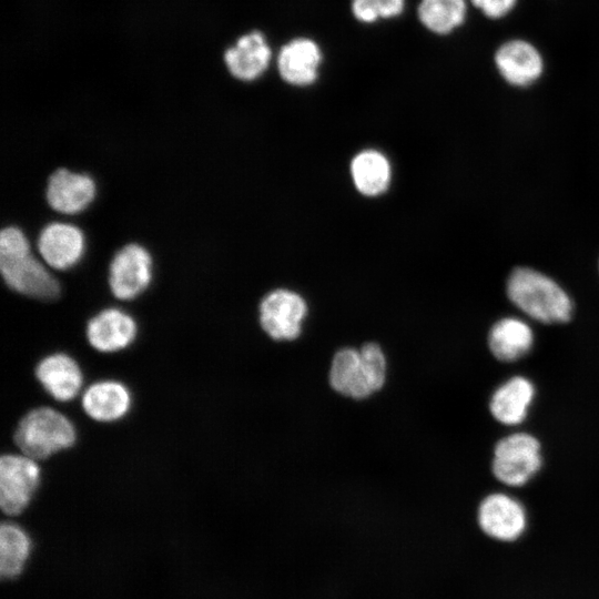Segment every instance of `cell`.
Wrapping results in <instances>:
<instances>
[{"mask_svg": "<svg viewBox=\"0 0 599 599\" xmlns=\"http://www.w3.org/2000/svg\"><path fill=\"white\" fill-rule=\"evenodd\" d=\"M477 524L487 537L512 542L527 527V512L522 504L505 493H493L481 499L477 508Z\"/></svg>", "mask_w": 599, "mask_h": 599, "instance_id": "cell-8", "label": "cell"}, {"mask_svg": "<svg viewBox=\"0 0 599 599\" xmlns=\"http://www.w3.org/2000/svg\"><path fill=\"white\" fill-rule=\"evenodd\" d=\"M97 185L91 176L65 167L55 170L48 180L45 196L50 207L62 214H78L95 199Z\"/></svg>", "mask_w": 599, "mask_h": 599, "instance_id": "cell-12", "label": "cell"}, {"mask_svg": "<svg viewBox=\"0 0 599 599\" xmlns=\"http://www.w3.org/2000/svg\"><path fill=\"white\" fill-rule=\"evenodd\" d=\"M494 62L502 79L514 87H528L544 72L539 50L522 39L504 42L496 51Z\"/></svg>", "mask_w": 599, "mask_h": 599, "instance_id": "cell-10", "label": "cell"}, {"mask_svg": "<svg viewBox=\"0 0 599 599\" xmlns=\"http://www.w3.org/2000/svg\"><path fill=\"white\" fill-rule=\"evenodd\" d=\"M89 344L101 353H115L129 347L138 334L134 318L119 308H105L87 325Z\"/></svg>", "mask_w": 599, "mask_h": 599, "instance_id": "cell-13", "label": "cell"}, {"mask_svg": "<svg viewBox=\"0 0 599 599\" xmlns=\"http://www.w3.org/2000/svg\"><path fill=\"white\" fill-rule=\"evenodd\" d=\"M0 271L12 291L42 301L60 295L58 280L31 253L29 240L17 226H7L0 233Z\"/></svg>", "mask_w": 599, "mask_h": 599, "instance_id": "cell-2", "label": "cell"}, {"mask_svg": "<svg viewBox=\"0 0 599 599\" xmlns=\"http://www.w3.org/2000/svg\"><path fill=\"white\" fill-rule=\"evenodd\" d=\"M41 469L35 459L7 454L0 460V505L7 515H19L30 504L40 484Z\"/></svg>", "mask_w": 599, "mask_h": 599, "instance_id": "cell-7", "label": "cell"}, {"mask_svg": "<svg viewBox=\"0 0 599 599\" xmlns=\"http://www.w3.org/2000/svg\"><path fill=\"white\" fill-rule=\"evenodd\" d=\"M37 245L42 260L50 267L63 271L81 260L85 250V238L78 226L52 222L41 230Z\"/></svg>", "mask_w": 599, "mask_h": 599, "instance_id": "cell-11", "label": "cell"}, {"mask_svg": "<svg viewBox=\"0 0 599 599\" xmlns=\"http://www.w3.org/2000/svg\"><path fill=\"white\" fill-rule=\"evenodd\" d=\"M224 63L229 72L242 81L260 78L268 68L272 50L264 34L257 30L240 37L224 52Z\"/></svg>", "mask_w": 599, "mask_h": 599, "instance_id": "cell-14", "label": "cell"}, {"mask_svg": "<svg viewBox=\"0 0 599 599\" xmlns=\"http://www.w3.org/2000/svg\"><path fill=\"white\" fill-rule=\"evenodd\" d=\"M43 389L59 402H70L81 392L83 374L77 361L65 353L43 357L35 367Z\"/></svg>", "mask_w": 599, "mask_h": 599, "instance_id": "cell-15", "label": "cell"}, {"mask_svg": "<svg viewBox=\"0 0 599 599\" xmlns=\"http://www.w3.org/2000/svg\"><path fill=\"white\" fill-rule=\"evenodd\" d=\"M308 305L298 293L276 288L267 293L258 305V325L275 344H294L301 339Z\"/></svg>", "mask_w": 599, "mask_h": 599, "instance_id": "cell-5", "label": "cell"}, {"mask_svg": "<svg viewBox=\"0 0 599 599\" xmlns=\"http://www.w3.org/2000/svg\"><path fill=\"white\" fill-rule=\"evenodd\" d=\"M470 2L487 18L500 19L515 8L517 0H470Z\"/></svg>", "mask_w": 599, "mask_h": 599, "instance_id": "cell-24", "label": "cell"}, {"mask_svg": "<svg viewBox=\"0 0 599 599\" xmlns=\"http://www.w3.org/2000/svg\"><path fill=\"white\" fill-rule=\"evenodd\" d=\"M351 174L359 193L376 196L388 189L392 169L388 159L383 153L376 150H364L352 160Z\"/></svg>", "mask_w": 599, "mask_h": 599, "instance_id": "cell-20", "label": "cell"}, {"mask_svg": "<svg viewBox=\"0 0 599 599\" xmlns=\"http://www.w3.org/2000/svg\"><path fill=\"white\" fill-rule=\"evenodd\" d=\"M132 395L121 382L105 379L91 384L82 395L85 414L100 423L123 418L131 409Z\"/></svg>", "mask_w": 599, "mask_h": 599, "instance_id": "cell-18", "label": "cell"}, {"mask_svg": "<svg viewBox=\"0 0 599 599\" xmlns=\"http://www.w3.org/2000/svg\"><path fill=\"white\" fill-rule=\"evenodd\" d=\"M152 280V256L140 244L120 248L109 266V286L114 297L130 301L141 295Z\"/></svg>", "mask_w": 599, "mask_h": 599, "instance_id": "cell-9", "label": "cell"}, {"mask_svg": "<svg viewBox=\"0 0 599 599\" xmlns=\"http://www.w3.org/2000/svg\"><path fill=\"white\" fill-rule=\"evenodd\" d=\"M417 14L427 30L448 34L464 23L467 3L466 0H420Z\"/></svg>", "mask_w": 599, "mask_h": 599, "instance_id": "cell-21", "label": "cell"}, {"mask_svg": "<svg viewBox=\"0 0 599 599\" xmlns=\"http://www.w3.org/2000/svg\"><path fill=\"white\" fill-rule=\"evenodd\" d=\"M536 388L530 379L517 375L500 384L489 400L491 416L500 424H521L535 399Z\"/></svg>", "mask_w": 599, "mask_h": 599, "instance_id": "cell-17", "label": "cell"}, {"mask_svg": "<svg viewBox=\"0 0 599 599\" xmlns=\"http://www.w3.org/2000/svg\"><path fill=\"white\" fill-rule=\"evenodd\" d=\"M30 539L19 526L4 522L0 529V572L2 577L17 576L29 555Z\"/></svg>", "mask_w": 599, "mask_h": 599, "instance_id": "cell-22", "label": "cell"}, {"mask_svg": "<svg viewBox=\"0 0 599 599\" xmlns=\"http://www.w3.org/2000/svg\"><path fill=\"white\" fill-rule=\"evenodd\" d=\"M405 0H352V12L363 23L399 16Z\"/></svg>", "mask_w": 599, "mask_h": 599, "instance_id": "cell-23", "label": "cell"}, {"mask_svg": "<svg viewBox=\"0 0 599 599\" xmlns=\"http://www.w3.org/2000/svg\"><path fill=\"white\" fill-rule=\"evenodd\" d=\"M321 62V49L309 38L292 39L281 48L277 55L281 78L295 87H306L315 82Z\"/></svg>", "mask_w": 599, "mask_h": 599, "instance_id": "cell-16", "label": "cell"}, {"mask_svg": "<svg viewBox=\"0 0 599 599\" xmlns=\"http://www.w3.org/2000/svg\"><path fill=\"white\" fill-rule=\"evenodd\" d=\"M77 440L73 423L62 413L39 407L30 410L19 422L14 441L22 454L38 460L68 449Z\"/></svg>", "mask_w": 599, "mask_h": 599, "instance_id": "cell-4", "label": "cell"}, {"mask_svg": "<svg viewBox=\"0 0 599 599\" xmlns=\"http://www.w3.org/2000/svg\"><path fill=\"white\" fill-rule=\"evenodd\" d=\"M541 465V446L531 434L512 433L499 439L494 447L491 471L506 486L526 485Z\"/></svg>", "mask_w": 599, "mask_h": 599, "instance_id": "cell-6", "label": "cell"}, {"mask_svg": "<svg viewBox=\"0 0 599 599\" xmlns=\"http://www.w3.org/2000/svg\"><path fill=\"white\" fill-rule=\"evenodd\" d=\"M511 303L530 318L545 323H566L572 315V302L566 291L547 275L529 268H515L507 280Z\"/></svg>", "mask_w": 599, "mask_h": 599, "instance_id": "cell-3", "label": "cell"}, {"mask_svg": "<svg viewBox=\"0 0 599 599\" xmlns=\"http://www.w3.org/2000/svg\"><path fill=\"white\" fill-rule=\"evenodd\" d=\"M390 357L382 343L365 341L358 346L341 345L334 349L326 368V383L337 397L349 402H366L389 383Z\"/></svg>", "mask_w": 599, "mask_h": 599, "instance_id": "cell-1", "label": "cell"}, {"mask_svg": "<svg viewBox=\"0 0 599 599\" xmlns=\"http://www.w3.org/2000/svg\"><path fill=\"white\" fill-rule=\"evenodd\" d=\"M534 345L531 327L518 317L497 321L488 334L489 351L500 362H515L528 354Z\"/></svg>", "mask_w": 599, "mask_h": 599, "instance_id": "cell-19", "label": "cell"}]
</instances>
